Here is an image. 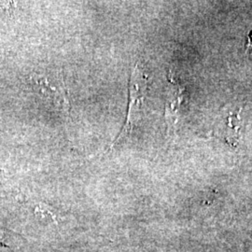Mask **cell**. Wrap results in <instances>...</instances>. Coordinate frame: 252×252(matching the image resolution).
<instances>
[{
  "mask_svg": "<svg viewBox=\"0 0 252 252\" xmlns=\"http://www.w3.org/2000/svg\"><path fill=\"white\" fill-rule=\"evenodd\" d=\"M148 91L149 79L136 63L132 70L129 81V102L125 125L114 141L104 152V154L126 140L132 134L133 130L138 126V124L144 117L145 100L148 95Z\"/></svg>",
  "mask_w": 252,
  "mask_h": 252,
  "instance_id": "obj_1",
  "label": "cell"
},
{
  "mask_svg": "<svg viewBox=\"0 0 252 252\" xmlns=\"http://www.w3.org/2000/svg\"><path fill=\"white\" fill-rule=\"evenodd\" d=\"M40 94L49 100L54 108L61 112L65 117L70 118L71 105L62 73H54L49 75H36L31 79Z\"/></svg>",
  "mask_w": 252,
  "mask_h": 252,
  "instance_id": "obj_2",
  "label": "cell"
},
{
  "mask_svg": "<svg viewBox=\"0 0 252 252\" xmlns=\"http://www.w3.org/2000/svg\"><path fill=\"white\" fill-rule=\"evenodd\" d=\"M186 89L179 83L170 81L165 101V120L168 133L176 129L178 124L181 107L185 101Z\"/></svg>",
  "mask_w": 252,
  "mask_h": 252,
  "instance_id": "obj_3",
  "label": "cell"
},
{
  "mask_svg": "<svg viewBox=\"0 0 252 252\" xmlns=\"http://www.w3.org/2000/svg\"><path fill=\"white\" fill-rule=\"evenodd\" d=\"M241 108L237 111H233L232 109L224 108L222 115H220V120L217 124L216 134L222 137L227 143L234 147L238 143L240 135V119Z\"/></svg>",
  "mask_w": 252,
  "mask_h": 252,
  "instance_id": "obj_4",
  "label": "cell"
}]
</instances>
